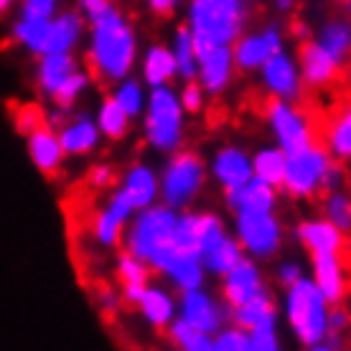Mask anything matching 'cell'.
I'll return each mask as SVG.
<instances>
[{"label":"cell","mask_w":351,"mask_h":351,"mask_svg":"<svg viewBox=\"0 0 351 351\" xmlns=\"http://www.w3.org/2000/svg\"><path fill=\"white\" fill-rule=\"evenodd\" d=\"M87 87H89V74H84V71L77 69L69 80L64 82L62 87L51 95L53 105L59 107V110H64V112H69L71 107H74V102L84 95V89H87Z\"/></svg>","instance_id":"obj_41"},{"label":"cell","mask_w":351,"mask_h":351,"mask_svg":"<svg viewBox=\"0 0 351 351\" xmlns=\"http://www.w3.org/2000/svg\"><path fill=\"white\" fill-rule=\"evenodd\" d=\"M326 150L334 160H351V114H339L328 125L326 132Z\"/></svg>","instance_id":"obj_37"},{"label":"cell","mask_w":351,"mask_h":351,"mask_svg":"<svg viewBox=\"0 0 351 351\" xmlns=\"http://www.w3.org/2000/svg\"><path fill=\"white\" fill-rule=\"evenodd\" d=\"M148 5L158 16H171L176 10V5H178V0H148Z\"/></svg>","instance_id":"obj_50"},{"label":"cell","mask_w":351,"mask_h":351,"mask_svg":"<svg viewBox=\"0 0 351 351\" xmlns=\"http://www.w3.org/2000/svg\"><path fill=\"white\" fill-rule=\"evenodd\" d=\"M206 181V166L191 150H176L160 176V199L171 209H186L199 196Z\"/></svg>","instance_id":"obj_6"},{"label":"cell","mask_w":351,"mask_h":351,"mask_svg":"<svg viewBox=\"0 0 351 351\" xmlns=\"http://www.w3.org/2000/svg\"><path fill=\"white\" fill-rule=\"evenodd\" d=\"M242 257H245V250H242V245H239L237 239L224 237L219 245L211 247L209 252L202 257V263H204V270H209V272H214V275L224 278Z\"/></svg>","instance_id":"obj_34"},{"label":"cell","mask_w":351,"mask_h":351,"mask_svg":"<svg viewBox=\"0 0 351 351\" xmlns=\"http://www.w3.org/2000/svg\"><path fill=\"white\" fill-rule=\"evenodd\" d=\"M300 278H303V267L298 263H282L278 267V282L285 285V288H290L293 282H298Z\"/></svg>","instance_id":"obj_47"},{"label":"cell","mask_w":351,"mask_h":351,"mask_svg":"<svg viewBox=\"0 0 351 351\" xmlns=\"http://www.w3.org/2000/svg\"><path fill=\"white\" fill-rule=\"evenodd\" d=\"M110 181H112V168L105 166V163L92 166V171H89V184L95 186V189H105V186H110Z\"/></svg>","instance_id":"obj_48"},{"label":"cell","mask_w":351,"mask_h":351,"mask_svg":"<svg viewBox=\"0 0 351 351\" xmlns=\"http://www.w3.org/2000/svg\"><path fill=\"white\" fill-rule=\"evenodd\" d=\"M145 141L158 153H176L184 143V107L168 84L153 87L145 99Z\"/></svg>","instance_id":"obj_4"},{"label":"cell","mask_w":351,"mask_h":351,"mask_svg":"<svg viewBox=\"0 0 351 351\" xmlns=\"http://www.w3.org/2000/svg\"><path fill=\"white\" fill-rule=\"evenodd\" d=\"M117 278L125 282H148L150 278V267L148 263H143L141 257L130 255V252H123L117 257Z\"/></svg>","instance_id":"obj_42"},{"label":"cell","mask_w":351,"mask_h":351,"mask_svg":"<svg viewBox=\"0 0 351 351\" xmlns=\"http://www.w3.org/2000/svg\"><path fill=\"white\" fill-rule=\"evenodd\" d=\"M250 334V351H278L280 349V336H278V318L267 316L252 328H247Z\"/></svg>","instance_id":"obj_40"},{"label":"cell","mask_w":351,"mask_h":351,"mask_svg":"<svg viewBox=\"0 0 351 351\" xmlns=\"http://www.w3.org/2000/svg\"><path fill=\"white\" fill-rule=\"evenodd\" d=\"M89 69L105 82H120L130 77L138 59V38L130 21L112 5L89 23Z\"/></svg>","instance_id":"obj_1"},{"label":"cell","mask_w":351,"mask_h":351,"mask_svg":"<svg viewBox=\"0 0 351 351\" xmlns=\"http://www.w3.org/2000/svg\"><path fill=\"white\" fill-rule=\"evenodd\" d=\"M120 189H123L125 196L132 202L135 211H141V209H145V206H150V204H156L160 184L153 168L145 166V163H135V166L128 168V173L123 176V186H120Z\"/></svg>","instance_id":"obj_23"},{"label":"cell","mask_w":351,"mask_h":351,"mask_svg":"<svg viewBox=\"0 0 351 351\" xmlns=\"http://www.w3.org/2000/svg\"><path fill=\"white\" fill-rule=\"evenodd\" d=\"M112 97H114V102L128 112L130 120L132 117H138V114H143V110H145V99H148L141 82L130 80V77H125V80L117 82Z\"/></svg>","instance_id":"obj_38"},{"label":"cell","mask_w":351,"mask_h":351,"mask_svg":"<svg viewBox=\"0 0 351 351\" xmlns=\"http://www.w3.org/2000/svg\"><path fill=\"white\" fill-rule=\"evenodd\" d=\"M247 23L245 0H191L189 3V31H191L196 59L214 46H232Z\"/></svg>","instance_id":"obj_2"},{"label":"cell","mask_w":351,"mask_h":351,"mask_svg":"<svg viewBox=\"0 0 351 351\" xmlns=\"http://www.w3.org/2000/svg\"><path fill=\"white\" fill-rule=\"evenodd\" d=\"M95 123L105 138H110V141H120V138L128 135L130 117H128V112H125L123 107L114 102V97H107L105 102L99 105V110H97Z\"/></svg>","instance_id":"obj_35"},{"label":"cell","mask_w":351,"mask_h":351,"mask_svg":"<svg viewBox=\"0 0 351 351\" xmlns=\"http://www.w3.org/2000/svg\"><path fill=\"white\" fill-rule=\"evenodd\" d=\"M346 112H349V114H351V107H349V110H346Z\"/></svg>","instance_id":"obj_54"},{"label":"cell","mask_w":351,"mask_h":351,"mask_svg":"<svg viewBox=\"0 0 351 351\" xmlns=\"http://www.w3.org/2000/svg\"><path fill=\"white\" fill-rule=\"evenodd\" d=\"M285 318L290 331L303 346L318 349L328 334V300L321 295L316 282L300 278L288 288L285 298Z\"/></svg>","instance_id":"obj_3"},{"label":"cell","mask_w":351,"mask_h":351,"mask_svg":"<svg viewBox=\"0 0 351 351\" xmlns=\"http://www.w3.org/2000/svg\"><path fill=\"white\" fill-rule=\"evenodd\" d=\"M260 69H263V84L270 89L272 97H280V99L300 97V71L282 49L267 56V62Z\"/></svg>","instance_id":"obj_14"},{"label":"cell","mask_w":351,"mask_h":351,"mask_svg":"<svg viewBox=\"0 0 351 351\" xmlns=\"http://www.w3.org/2000/svg\"><path fill=\"white\" fill-rule=\"evenodd\" d=\"M59 13V0H23L21 16L23 18H53Z\"/></svg>","instance_id":"obj_46"},{"label":"cell","mask_w":351,"mask_h":351,"mask_svg":"<svg viewBox=\"0 0 351 351\" xmlns=\"http://www.w3.org/2000/svg\"><path fill=\"white\" fill-rule=\"evenodd\" d=\"M214 351H250V334L242 326L219 328L214 334Z\"/></svg>","instance_id":"obj_43"},{"label":"cell","mask_w":351,"mask_h":351,"mask_svg":"<svg viewBox=\"0 0 351 351\" xmlns=\"http://www.w3.org/2000/svg\"><path fill=\"white\" fill-rule=\"evenodd\" d=\"M99 303H102V308H105L107 313H114V311H117V306H120L117 295H114L112 290H107V288L99 293Z\"/></svg>","instance_id":"obj_51"},{"label":"cell","mask_w":351,"mask_h":351,"mask_svg":"<svg viewBox=\"0 0 351 351\" xmlns=\"http://www.w3.org/2000/svg\"><path fill=\"white\" fill-rule=\"evenodd\" d=\"M135 206L125 196V191H114L110 196V202L105 204V209L97 211L95 221H92V234L102 247H114L123 239V232L128 227V221L132 219Z\"/></svg>","instance_id":"obj_12"},{"label":"cell","mask_w":351,"mask_h":351,"mask_svg":"<svg viewBox=\"0 0 351 351\" xmlns=\"http://www.w3.org/2000/svg\"><path fill=\"white\" fill-rule=\"evenodd\" d=\"M181 318H186L196 328H202L204 334L214 336L221 328V324L227 321V311L211 298L209 293L196 288L184 293V298H181Z\"/></svg>","instance_id":"obj_13"},{"label":"cell","mask_w":351,"mask_h":351,"mask_svg":"<svg viewBox=\"0 0 351 351\" xmlns=\"http://www.w3.org/2000/svg\"><path fill=\"white\" fill-rule=\"evenodd\" d=\"M148 288V282H125L123 285V300L125 303H132V306H138L143 298V293Z\"/></svg>","instance_id":"obj_49"},{"label":"cell","mask_w":351,"mask_h":351,"mask_svg":"<svg viewBox=\"0 0 351 351\" xmlns=\"http://www.w3.org/2000/svg\"><path fill=\"white\" fill-rule=\"evenodd\" d=\"M232 311V321L234 326H242V328H252L255 324H260L263 318L275 316V303H272L270 290L263 288L257 295H252L250 300H245L242 306L229 308Z\"/></svg>","instance_id":"obj_32"},{"label":"cell","mask_w":351,"mask_h":351,"mask_svg":"<svg viewBox=\"0 0 351 351\" xmlns=\"http://www.w3.org/2000/svg\"><path fill=\"white\" fill-rule=\"evenodd\" d=\"M150 270L166 275L168 280L173 282L176 288L186 293V290H196L204 285V263L199 255H191V252H184V250H176L173 242L160 252L153 263H150Z\"/></svg>","instance_id":"obj_10"},{"label":"cell","mask_w":351,"mask_h":351,"mask_svg":"<svg viewBox=\"0 0 351 351\" xmlns=\"http://www.w3.org/2000/svg\"><path fill=\"white\" fill-rule=\"evenodd\" d=\"M173 59H176V77H184L186 82L196 80L199 74V59H196V46H193L189 26H181L173 36Z\"/></svg>","instance_id":"obj_33"},{"label":"cell","mask_w":351,"mask_h":351,"mask_svg":"<svg viewBox=\"0 0 351 351\" xmlns=\"http://www.w3.org/2000/svg\"><path fill=\"white\" fill-rule=\"evenodd\" d=\"M13 123H16V130L21 132V135H28V132H34L36 128L46 125V112L36 105H21L16 110V114H13Z\"/></svg>","instance_id":"obj_44"},{"label":"cell","mask_w":351,"mask_h":351,"mask_svg":"<svg viewBox=\"0 0 351 351\" xmlns=\"http://www.w3.org/2000/svg\"><path fill=\"white\" fill-rule=\"evenodd\" d=\"M227 204L232 211H272L278 204V196H275V186L252 176L239 189L227 191Z\"/></svg>","instance_id":"obj_25"},{"label":"cell","mask_w":351,"mask_h":351,"mask_svg":"<svg viewBox=\"0 0 351 351\" xmlns=\"http://www.w3.org/2000/svg\"><path fill=\"white\" fill-rule=\"evenodd\" d=\"M77 69H80V64L71 56V51L44 53V56H38V66H36V87L41 95L51 97Z\"/></svg>","instance_id":"obj_22"},{"label":"cell","mask_w":351,"mask_h":351,"mask_svg":"<svg viewBox=\"0 0 351 351\" xmlns=\"http://www.w3.org/2000/svg\"><path fill=\"white\" fill-rule=\"evenodd\" d=\"M265 114H267V123L278 138V148H282L285 153H293V150H300L311 143H316L311 120L298 107L290 105L288 99H280V97L267 99Z\"/></svg>","instance_id":"obj_9"},{"label":"cell","mask_w":351,"mask_h":351,"mask_svg":"<svg viewBox=\"0 0 351 351\" xmlns=\"http://www.w3.org/2000/svg\"><path fill=\"white\" fill-rule=\"evenodd\" d=\"M26 148H28V158L44 176H56L59 168L64 163V148L59 143V135L53 128L49 125H41L36 128L34 132L26 135Z\"/></svg>","instance_id":"obj_17"},{"label":"cell","mask_w":351,"mask_h":351,"mask_svg":"<svg viewBox=\"0 0 351 351\" xmlns=\"http://www.w3.org/2000/svg\"><path fill=\"white\" fill-rule=\"evenodd\" d=\"M300 77L308 87H328L339 77V64L326 53L318 41L300 46Z\"/></svg>","instance_id":"obj_21"},{"label":"cell","mask_w":351,"mask_h":351,"mask_svg":"<svg viewBox=\"0 0 351 351\" xmlns=\"http://www.w3.org/2000/svg\"><path fill=\"white\" fill-rule=\"evenodd\" d=\"M168 328V339L184 351H214V336L204 334L202 328L191 326L186 318H173Z\"/></svg>","instance_id":"obj_31"},{"label":"cell","mask_w":351,"mask_h":351,"mask_svg":"<svg viewBox=\"0 0 351 351\" xmlns=\"http://www.w3.org/2000/svg\"><path fill=\"white\" fill-rule=\"evenodd\" d=\"M282 49V34L280 28L267 26L260 34H250V36H239L234 46H232V59H234V66L242 71H255L260 69L267 56H272L275 51Z\"/></svg>","instance_id":"obj_11"},{"label":"cell","mask_w":351,"mask_h":351,"mask_svg":"<svg viewBox=\"0 0 351 351\" xmlns=\"http://www.w3.org/2000/svg\"><path fill=\"white\" fill-rule=\"evenodd\" d=\"M84 18L82 13L74 10H64L56 13L51 18V26H49V46L46 53H69L80 46L82 36H84Z\"/></svg>","instance_id":"obj_24"},{"label":"cell","mask_w":351,"mask_h":351,"mask_svg":"<svg viewBox=\"0 0 351 351\" xmlns=\"http://www.w3.org/2000/svg\"><path fill=\"white\" fill-rule=\"evenodd\" d=\"M56 135H59V143H62L66 156H89L97 150L99 138H102L97 123L84 112L66 117V123L62 128H56Z\"/></svg>","instance_id":"obj_16"},{"label":"cell","mask_w":351,"mask_h":351,"mask_svg":"<svg viewBox=\"0 0 351 351\" xmlns=\"http://www.w3.org/2000/svg\"><path fill=\"white\" fill-rule=\"evenodd\" d=\"M173 77H176L173 51L163 44H153L145 51V59H143V80H145V84L160 87V84H168Z\"/></svg>","instance_id":"obj_29"},{"label":"cell","mask_w":351,"mask_h":351,"mask_svg":"<svg viewBox=\"0 0 351 351\" xmlns=\"http://www.w3.org/2000/svg\"><path fill=\"white\" fill-rule=\"evenodd\" d=\"M211 173L224 186V191H234V189H239V186L247 184L255 176L252 173V160L247 158L245 150L234 148V145H227V148H221L214 156Z\"/></svg>","instance_id":"obj_20"},{"label":"cell","mask_w":351,"mask_h":351,"mask_svg":"<svg viewBox=\"0 0 351 351\" xmlns=\"http://www.w3.org/2000/svg\"><path fill=\"white\" fill-rule=\"evenodd\" d=\"M326 219L331 221L334 227H339L343 234H351V196L343 193L341 189L336 191H328L324 204Z\"/></svg>","instance_id":"obj_39"},{"label":"cell","mask_w":351,"mask_h":351,"mask_svg":"<svg viewBox=\"0 0 351 351\" xmlns=\"http://www.w3.org/2000/svg\"><path fill=\"white\" fill-rule=\"evenodd\" d=\"M234 71L232 46H214L209 51L199 53V74L196 80L206 95H221L227 89Z\"/></svg>","instance_id":"obj_15"},{"label":"cell","mask_w":351,"mask_h":351,"mask_svg":"<svg viewBox=\"0 0 351 351\" xmlns=\"http://www.w3.org/2000/svg\"><path fill=\"white\" fill-rule=\"evenodd\" d=\"M298 239L303 242V247L311 250V255L316 252H341L343 250V232L339 227H334L328 219H308L303 224H298Z\"/></svg>","instance_id":"obj_26"},{"label":"cell","mask_w":351,"mask_h":351,"mask_svg":"<svg viewBox=\"0 0 351 351\" xmlns=\"http://www.w3.org/2000/svg\"><path fill=\"white\" fill-rule=\"evenodd\" d=\"M293 5H295V0H275V8L280 10V13H288V10H293Z\"/></svg>","instance_id":"obj_52"},{"label":"cell","mask_w":351,"mask_h":351,"mask_svg":"<svg viewBox=\"0 0 351 351\" xmlns=\"http://www.w3.org/2000/svg\"><path fill=\"white\" fill-rule=\"evenodd\" d=\"M49 26H51V18L44 21V18L21 16L13 23V41L36 56H44L46 46H49Z\"/></svg>","instance_id":"obj_30"},{"label":"cell","mask_w":351,"mask_h":351,"mask_svg":"<svg viewBox=\"0 0 351 351\" xmlns=\"http://www.w3.org/2000/svg\"><path fill=\"white\" fill-rule=\"evenodd\" d=\"M282 171H285V150L282 148H263L252 158V173L263 178L265 184L278 186L282 184Z\"/></svg>","instance_id":"obj_36"},{"label":"cell","mask_w":351,"mask_h":351,"mask_svg":"<svg viewBox=\"0 0 351 351\" xmlns=\"http://www.w3.org/2000/svg\"><path fill=\"white\" fill-rule=\"evenodd\" d=\"M318 44L324 46L326 53L334 59L339 66L351 59V23L343 18H331L326 21L321 31H318Z\"/></svg>","instance_id":"obj_27"},{"label":"cell","mask_w":351,"mask_h":351,"mask_svg":"<svg viewBox=\"0 0 351 351\" xmlns=\"http://www.w3.org/2000/svg\"><path fill=\"white\" fill-rule=\"evenodd\" d=\"M16 0H0V13H5V10H10V5H13Z\"/></svg>","instance_id":"obj_53"},{"label":"cell","mask_w":351,"mask_h":351,"mask_svg":"<svg viewBox=\"0 0 351 351\" xmlns=\"http://www.w3.org/2000/svg\"><path fill=\"white\" fill-rule=\"evenodd\" d=\"M265 288L263 275L257 270V265L252 260H239L232 270L224 275V285H221V295L227 300L229 308L242 306L245 300H250L252 295H257Z\"/></svg>","instance_id":"obj_18"},{"label":"cell","mask_w":351,"mask_h":351,"mask_svg":"<svg viewBox=\"0 0 351 351\" xmlns=\"http://www.w3.org/2000/svg\"><path fill=\"white\" fill-rule=\"evenodd\" d=\"M237 214V242L245 252L260 260L278 255L282 245V227L272 211H234Z\"/></svg>","instance_id":"obj_8"},{"label":"cell","mask_w":351,"mask_h":351,"mask_svg":"<svg viewBox=\"0 0 351 351\" xmlns=\"http://www.w3.org/2000/svg\"><path fill=\"white\" fill-rule=\"evenodd\" d=\"M178 214L176 209L166 206V204H150L145 209H141V214L130 221V227L125 232V247L128 252L135 257H141L143 263H150L171 245L173 239V227Z\"/></svg>","instance_id":"obj_5"},{"label":"cell","mask_w":351,"mask_h":351,"mask_svg":"<svg viewBox=\"0 0 351 351\" xmlns=\"http://www.w3.org/2000/svg\"><path fill=\"white\" fill-rule=\"evenodd\" d=\"M313 282L328 303H341L346 295V270L339 260V252L313 255Z\"/></svg>","instance_id":"obj_19"},{"label":"cell","mask_w":351,"mask_h":351,"mask_svg":"<svg viewBox=\"0 0 351 351\" xmlns=\"http://www.w3.org/2000/svg\"><path fill=\"white\" fill-rule=\"evenodd\" d=\"M138 308H141V313L145 316V321H148L153 328H166L176 318V303H173V298H171V293L163 288L148 285L145 293H143L141 303H138Z\"/></svg>","instance_id":"obj_28"},{"label":"cell","mask_w":351,"mask_h":351,"mask_svg":"<svg viewBox=\"0 0 351 351\" xmlns=\"http://www.w3.org/2000/svg\"><path fill=\"white\" fill-rule=\"evenodd\" d=\"M204 92L202 84L199 82L189 80L186 82V87L181 89V95H178V99H181V107H184V112L189 114H199L204 110Z\"/></svg>","instance_id":"obj_45"},{"label":"cell","mask_w":351,"mask_h":351,"mask_svg":"<svg viewBox=\"0 0 351 351\" xmlns=\"http://www.w3.org/2000/svg\"><path fill=\"white\" fill-rule=\"evenodd\" d=\"M331 168V156L324 145L311 143L306 148L285 153V171H282V189L293 199H311L324 191V178Z\"/></svg>","instance_id":"obj_7"}]
</instances>
